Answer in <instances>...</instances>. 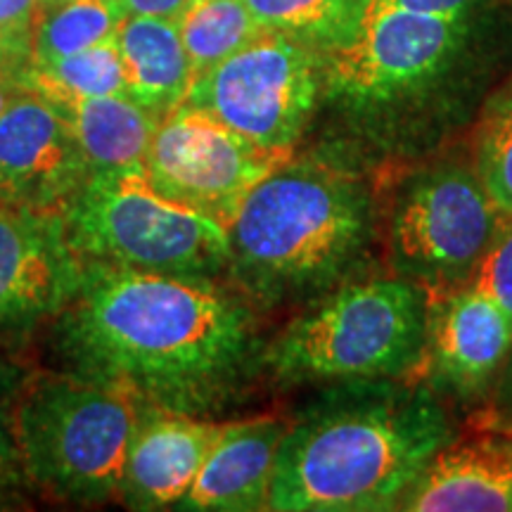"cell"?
I'll return each mask as SVG.
<instances>
[{
	"label": "cell",
	"instance_id": "obj_7",
	"mask_svg": "<svg viewBox=\"0 0 512 512\" xmlns=\"http://www.w3.org/2000/svg\"><path fill=\"white\" fill-rule=\"evenodd\" d=\"M62 214L83 261L207 278L228 273L226 230L159 195L145 166L93 171Z\"/></svg>",
	"mask_w": 512,
	"mask_h": 512
},
{
	"label": "cell",
	"instance_id": "obj_21",
	"mask_svg": "<svg viewBox=\"0 0 512 512\" xmlns=\"http://www.w3.org/2000/svg\"><path fill=\"white\" fill-rule=\"evenodd\" d=\"M176 24L195 79L266 31L245 0H192Z\"/></svg>",
	"mask_w": 512,
	"mask_h": 512
},
{
	"label": "cell",
	"instance_id": "obj_19",
	"mask_svg": "<svg viewBox=\"0 0 512 512\" xmlns=\"http://www.w3.org/2000/svg\"><path fill=\"white\" fill-rule=\"evenodd\" d=\"M256 22L268 31L330 55L354 41L368 0H245Z\"/></svg>",
	"mask_w": 512,
	"mask_h": 512
},
{
	"label": "cell",
	"instance_id": "obj_31",
	"mask_svg": "<svg viewBox=\"0 0 512 512\" xmlns=\"http://www.w3.org/2000/svg\"><path fill=\"white\" fill-rule=\"evenodd\" d=\"M55 3H62V0H41V5H55Z\"/></svg>",
	"mask_w": 512,
	"mask_h": 512
},
{
	"label": "cell",
	"instance_id": "obj_23",
	"mask_svg": "<svg viewBox=\"0 0 512 512\" xmlns=\"http://www.w3.org/2000/svg\"><path fill=\"white\" fill-rule=\"evenodd\" d=\"M472 164L505 219H512V74L479 105Z\"/></svg>",
	"mask_w": 512,
	"mask_h": 512
},
{
	"label": "cell",
	"instance_id": "obj_6",
	"mask_svg": "<svg viewBox=\"0 0 512 512\" xmlns=\"http://www.w3.org/2000/svg\"><path fill=\"white\" fill-rule=\"evenodd\" d=\"M143 411L145 403L117 384L76 373L31 377L12 408L24 477L57 501H119Z\"/></svg>",
	"mask_w": 512,
	"mask_h": 512
},
{
	"label": "cell",
	"instance_id": "obj_25",
	"mask_svg": "<svg viewBox=\"0 0 512 512\" xmlns=\"http://www.w3.org/2000/svg\"><path fill=\"white\" fill-rule=\"evenodd\" d=\"M467 287L489 297L512 323V219L491 240Z\"/></svg>",
	"mask_w": 512,
	"mask_h": 512
},
{
	"label": "cell",
	"instance_id": "obj_28",
	"mask_svg": "<svg viewBox=\"0 0 512 512\" xmlns=\"http://www.w3.org/2000/svg\"><path fill=\"white\" fill-rule=\"evenodd\" d=\"M486 427L512 432V347L508 361L501 370L494 392H491V408L486 413Z\"/></svg>",
	"mask_w": 512,
	"mask_h": 512
},
{
	"label": "cell",
	"instance_id": "obj_17",
	"mask_svg": "<svg viewBox=\"0 0 512 512\" xmlns=\"http://www.w3.org/2000/svg\"><path fill=\"white\" fill-rule=\"evenodd\" d=\"M126 95L164 121L188 100L195 81L178 24L159 17H126L117 31Z\"/></svg>",
	"mask_w": 512,
	"mask_h": 512
},
{
	"label": "cell",
	"instance_id": "obj_16",
	"mask_svg": "<svg viewBox=\"0 0 512 512\" xmlns=\"http://www.w3.org/2000/svg\"><path fill=\"white\" fill-rule=\"evenodd\" d=\"M396 510L512 512V432L453 439L415 479Z\"/></svg>",
	"mask_w": 512,
	"mask_h": 512
},
{
	"label": "cell",
	"instance_id": "obj_15",
	"mask_svg": "<svg viewBox=\"0 0 512 512\" xmlns=\"http://www.w3.org/2000/svg\"><path fill=\"white\" fill-rule=\"evenodd\" d=\"M290 430L283 415L228 420L178 510L252 512L268 510V491L278 448Z\"/></svg>",
	"mask_w": 512,
	"mask_h": 512
},
{
	"label": "cell",
	"instance_id": "obj_3",
	"mask_svg": "<svg viewBox=\"0 0 512 512\" xmlns=\"http://www.w3.org/2000/svg\"><path fill=\"white\" fill-rule=\"evenodd\" d=\"M453 439L444 399L425 382L347 380L290 422L268 510H396Z\"/></svg>",
	"mask_w": 512,
	"mask_h": 512
},
{
	"label": "cell",
	"instance_id": "obj_30",
	"mask_svg": "<svg viewBox=\"0 0 512 512\" xmlns=\"http://www.w3.org/2000/svg\"><path fill=\"white\" fill-rule=\"evenodd\" d=\"M19 91H24L22 83H19L17 79H12L10 74H5L3 69H0V114L5 112V107H8L12 100H15V95Z\"/></svg>",
	"mask_w": 512,
	"mask_h": 512
},
{
	"label": "cell",
	"instance_id": "obj_4",
	"mask_svg": "<svg viewBox=\"0 0 512 512\" xmlns=\"http://www.w3.org/2000/svg\"><path fill=\"white\" fill-rule=\"evenodd\" d=\"M349 159L292 155L245 197L226 230L228 278L254 306L316 302L366 264L380 216Z\"/></svg>",
	"mask_w": 512,
	"mask_h": 512
},
{
	"label": "cell",
	"instance_id": "obj_24",
	"mask_svg": "<svg viewBox=\"0 0 512 512\" xmlns=\"http://www.w3.org/2000/svg\"><path fill=\"white\" fill-rule=\"evenodd\" d=\"M41 0H0V69L22 83L31 67Z\"/></svg>",
	"mask_w": 512,
	"mask_h": 512
},
{
	"label": "cell",
	"instance_id": "obj_18",
	"mask_svg": "<svg viewBox=\"0 0 512 512\" xmlns=\"http://www.w3.org/2000/svg\"><path fill=\"white\" fill-rule=\"evenodd\" d=\"M55 107L72 124L91 171L145 166L147 150L162 124L128 95L86 98Z\"/></svg>",
	"mask_w": 512,
	"mask_h": 512
},
{
	"label": "cell",
	"instance_id": "obj_12",
	"mask_svg": "<svg viewBox=\"0 0 512 512\" xmlns=\"http://www.w3.org/2000/svg\"><path fill=\"white\" fill-rule=\"evenodd\" d=\"M86 261L62 211L0 204V328L19 330L60 316L79 292Z\"/></svg>",
	"mask_w": 512,
	"mask_h": 512
},
{
	"label": "cell",
	"instance_id": "obj_13",
	"mask_svg": "<svg viewBox=\"0 0 512 512\" xmlns=\"http://www.w3.org/2000/svg\"><path fill=\"white\" fill-rule=\"evenodd\" d=\"M512 347L508 316L472 287L430 297L422 382L441 399L479 403L494 392Z\"/></svg>",
	"mask_w": 512,
	"mask_h": 512
},
{
	"label": "cell",
	"instance_id": "obj_11",
	"mask_svg": "<svg viewBox=\"0 0 512 512\" xmlns=\"http://www.w3.org/2000/svg\"><path fill=\"white\" fill-rule=\"evenodd\" d=\"M91 174L67 117L29 88L19 91L0 114V204L64 211Z\"/></svg>",
	"mask_w": 512,
	"mask_h": 512
},
{
	"label": "cell",
	"instance_id": "obj_8",
	"mask_svg": "<svg viewBox=\"0 0 512 512\" xmlns=\"http://www.w3.org/2000/svg\"><path fill=\"white\" fill-rule=\"evenodd\" d=\"M503 223L475 164L453 157L425 164L403 178L389 202V266L430 297L453 292L470 283Z\"/></svg>",
	"mask_w": 512,
	"mask_h": 512
},
{
	"label": "cell",
	"instance_id": "obj_5",
	"mask_svg": "<svg viewBox=\"0 0 512 512\" xmlns=\"http://www.w3.org/2000/svg\"><path fill=\"white\" fill-rule=\"evenodd\" d=\"M430 294L411 280H349L316 299L264 349L278 384L408 380L427 342Z\"/></svg>",
	"mask_w": 512,
	"mask_h": 512
},
{
	"label": "cell",
	"instance_id": "obj_14",
	"mask_svg": "<svg viewBox=\"0 0 512 512\" xmlns=\"http://www.w3.org/2000/svg\"><path fill=\"white\" fill-rule=\"evenodd\" d=\"M228 422L145 406L131 439L119 503L133 510H164L195 484Z\"/></svg>",
	"mask_w": 512,
	"mask_h": 512
},
{
	"label": "cell",
	"instance_id": "obj_22",
	"mask_svg": "<svg viewBox=\"0 0 512 512\" xmlns=\"http://www.w3.org/2000/svg\"><path fill=\"white\" fill-rule=\"evenodd\" d=\"M128 15L119 0H62L41 5L31 64H50L117 36Z\"/></svg>",
	"mask_w": 512,
	"mask_h": 512
},
{
	"label": "cell",
	"instance_id": "obj_29",
	"mask_svg": "<svg viewBox=\"0 0 512 512\" xmlns=\"http://www.w3.org/2000/svg\"><path fill=\"white\" fill-rule=\"evenodd\" d=\"M128 17H159L178 22L192 0H119Z\"/></svg>",
	"mask_w": 512,
	"mask_h": 512
},
{
	"label": "cell",
	"instance_id": "obj_2",
	"mask_svg": "<svg viewBox=\"0 0 512 512\" xmlns=\"http://www.w3.org/2000/svg\"><path fill=\"white\" fill-rule=\"evenodd\" d=\"M491 72L489 10L444 17L368 8L354 41L325 55L323 107L351 157L425 155L479 112Z\"/></svg>",
	"mask_w": 512,
	"mask_h": 512
},
{
	"label": "cell",
	"instance_id": "obj_1",
	"mask_svg": "<svg viewBox=\"0 0 512 512\" xmlns=\"http://www.w3.org/2000/svg\"><path fill=\"white\" fill-rule=\"evenodd\" d=\"M254 304L219 278L86 261L57 320L69 373L117 384L159 411L211 418L264 370Z\"/></svg>",
	"mask_w": 512,
	"mask_h": 512
},
{
	"label": "cell",
	"instance_id": "obj_27",
	"mask_svg": "<svg viewBox=\"0 0 512 512\" xmlns=\"http://www.w3.org/2000/svg\"><path fill=\"white\" fill-rule=\"evenodd\" d=\"M498 0H368V8H394L420 12V15H477V12L494 10Z\"/></svg>",
	"mask_w": 512,
	"mask_h": 512
},
{
	"label": "cell",
	"instance_id": "obj_10",
	"mask_svg": "<svg viewBox=\"0 0 512 512\" xmlns=\"http://www.w3.org/2000/svg\"><path fill=\"white\" fill-rule=\"evenodd\" d=\"M290 157L249 143L183 102L157 126L145 174L166 200L228 230L254 185Z\"/></svg>",
	"mask_w": 512,
	"mask_h": 512
},
{
	"label": "cell",
	"instance_id": "obj_20",
	"mask_svg": "<svg viewBox=\"0 0 512 512\" xmlns=\"http://www.w3.org/2000/svg\"><path fill=\"white\" fill-rule=\"evenodd\" d=\"M22 86L46 98L50 105L126 95V76L117 36L64 60L31 64L27 74L22 76Z\"/></svg>",
	"mask_w": 512,
	"mask_h": 512
},
{
	"label": "cell",
	"instance_id": "obj_26",
	"mask_svg": "<svg viewBox=\"0 0 512 512\" xmlns=\"http://www.w3.org/2000/svg\"><path fill=\"white\" fill-rule=\"evenodd\" d=\"M12 408H15V399H10L8 384L0 377V494L17 489L27 479L22 470V460H19Z\"/></svg>",
	"mask_w": 512,
	"mask_h": 512
},
{
	"label": "cell",
	"instance_id": "obj_9",
	"mask_svg": "<svg viewBox=\"0 0 512 512\" xmlns=\"http://www.w3.org/2000/svg\"><path fill=\"white\" fill-rule=\"evenodd\" d=\"M325 95V55L275 31L192 81L195 107L264 150L294 155Z\"/></svg>",
	"mask_w": 512,
	"mask_h": 512
}]
</instances>
